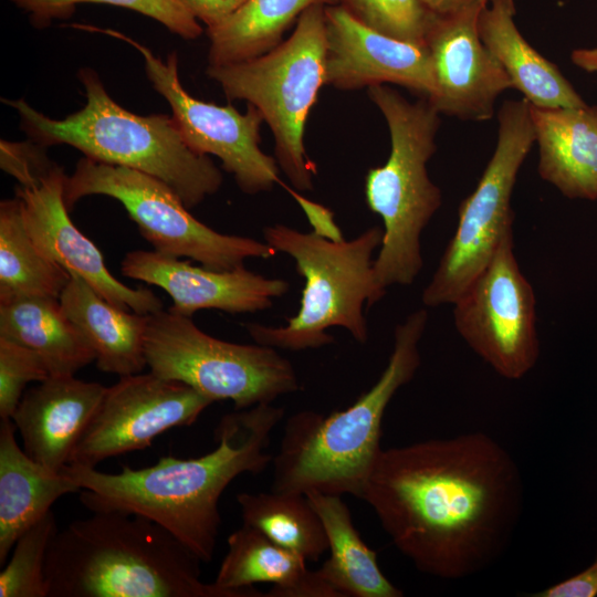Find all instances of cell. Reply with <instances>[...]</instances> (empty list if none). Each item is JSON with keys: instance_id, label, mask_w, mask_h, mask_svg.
Masks as SVG:
<instances>
[{"instance_id": "obj_1", "label": "cell", "mask_w": 597, "mask_h": 597, "mask_svg": "<svg viewBox=\"0 0 597 597\" xmlns=\"http://www.w3.org/2000/svg\"><path fill=\"white\" fill-rule=\"evenodd\" d=\"M360 499L419 572L461 579L507 549L524 484L511 453L475 431L381 449Z\"/></svg>"}, {"instance_id": "obj_2", "label": "cell", "mask_w": 597, "mask_h": 597, "mask_svg": "<svg viewBox=\"0 0 597 597\" xmlns=\"http://www.w3.org/2000/svg\"><path fill=\"white\" fill-rule=\"evenodd\" d=\"M284 409L260 404L224 415L214 430L218 446L198 458L163 457L150 467H123L119 473L66 465L61 471L82 489L91 512L144 516L172 534L198 559H212L221 526L219 501L240 474L263 472L266 451Z\"/></svg>"}, {"instance_id": "obj_3", "label": "cell", "mask_w": 597, "mask_h": 597, "mask_svg": "<svg viewBox=\"0 0 597 597\" xmlns=\"http://www.w3.org/2000/svg\"><path fill=\"white\" fill-rule=\"evenodd\" d=\"M200 563L144 516L93 512L52 538L48 597H233L200 579Z\"/></svg>"}, {"instance_id": "obj_4", "label": "cell", "mask_w": 597, "mask_h": 597, "mask_svg": "<svg viewBox=\"0 0 597 597\" xmlns=\"http://www.w3.org/2000/svg\"><path fill=\"white\" fill-rule=\"evenodd\" d=\"M427 323L428 311L422 307L396 325L387 366L353 405L329 415L304 410L287 419L272 459V491L350 494L360 499L383 449L385 411L421 364L419 343Z\"/></svg>"}, {"instance_id": "obj_5", "label": "cell", "mask_w": 597, "mask_h": 597, "mask_svg": "<svg viewBox=\"0 0 597 597\" xmlns=\"http://www.w3.org/2000/svg\"><path fill=\"white\" fill-rule=\"evenodd\" d=\"M77 77L86 103L62 119L45 116L23 98L2 100L17 111L28 139L45 148L69 145L93 160L148 174L168 185L188 209L220 189L221 171L187 145L172 116H143L122 107L91 67H82Z\"/></svg>"}, {"instance_id": "obj_6", "label": "cell", "mask_w": 597, "mask_h": 597, "mask_svg": "<svg viewBox=\"0 0 597 597\" xmlns=\"http://www.w3.org/2000/svg\"><path fill=\"white\" fill-rule=\"evenodd\" d=\"M368 96L385 117L390 133L387 161L365 177L368 208L384 223L374 280L379 295L391 285H410L423 266L420 238L442 205V193L429 178L440 113L422 97L409 102L383 84L368 87Z\"/></svg>"}, {"instance_id": "obj_7", "label": "cell", "mask_w": 597, "mask_h": 597, "mask_svg": "<svg viewBox=\"0 0 597 597\" xmlns=\"http://www.w3.org/2000/svg\"><path fill=\"white\" fill-rule=\"evenodd\" d=\"M383 234L384 229L377 226L352 240L305 233L281 223L265 227V242L294 260L304 287L300 308L285 325L247 323L251 338L260 345L297 352L334 343L326 331L338 326L365 344L364 305L370 307L381 300L375 286L373 254Z\"/></svg>"}, {"instance_id": "obj_8", "label": "cell", "mask_w": 597, "mask_h": 597, "mask_svg": "<svg viewBox=\"0 0 597 597\" xmlns=\"http://www.w3.org/2000/svg\"><path fill=\"white\" fill-rule=\"evenodd\" d=\"M325 7L306 9L291 36L245 61L208 65L207 75L229 100L253 105L272 130L275 159L297 190H311L316 165L308 158L304 132L310 111L325 85Z\"/></svg>"}, {"instance_id": "obj_9", "label": "cell", "mask_w": 597, "mask_h": 597, "mask_svg": "<svg viewBox=\"0 0 597 597\" xmlns=\"http://www.w3.org/2000/svg\"><path fill=\"white\" fill-rule=\"evenodd\" d=\"M145 358L153 374L182 383L213 402L231 400L235 410L272 404L300 389L293 365L276 348L212 337L191 317L169 310L148 315Z\"/></svg>"}, {"instance_id": "obj_10", "label": "cell", "mask_w": 597, "mask_h": 597, "mask_svg": "<svg viewBox=\"0 0 597 597\" xmlns=\"http://www.w3.org/2000/svg\"><path fill=\"white\" fill-rule=\"evenodd\" d=\"M103 195L123 205L155 251L189 258L214 271H230L250 258L269 259L276 251L266 242L223 234L195 218L161 180L132 168L81 158L64 185L70 210L82 198Z\"/></svg>"}, {"instance_id": "obj_11", "label": "cell", "mask_w": 597, "mask_h": 597, "mask_svg": "<svg viewBox=\"0 0 597 597\" xmlns=\"http://www.w3.org/2000/svg\"><path fill=\"white\" fill-rule=\"evenodd\" d=\"M498 119L494 153L475 189L459 206L455 231L422 291L425 307L453 304L489 264L506 232L514 229L513 188L535 143L530 102H504Z\"/></svg>"}, {"instance_id": "obj_12", "label": "cell", "mask_w": 597, "mask_h": 597, "mask_svg": "<svg viewBox=\"0 0 597 597\" xmlns=\"http://www.w3.org/2000/svg\"><path fill=\"white\" fill-rule=\"evenodd\" d=\"M452 305L460 337L501 377L519 380L535 367L536 297L515 256L514 229Z\"/></svg>"}, {"instance_id": "obj_13", "label": "cell", "mask_w": 597, "mask_h": 597, "mask_svg": "<svg viewBox=\"0 0 597 597\" xmlns=\"http://www.w3.org/2000/svg\"><path fill=\"white\" fill-rule=\"evenodd\" d=\"M76 28L101 32L134 46L143 56L146 76L154 90L169 104L187 145L198 154L217 156L244 193L269 191L281 184L276 159L259 146L264 119L253 105L248 104L247 113L242 114L232 105L220 106L190 95L179 80L176 52L163 61L118 31L81 24Z\"/></svg>"}, {"instance_id": "obj_14", "label": "cell", "mask_w": 597, "mask_h": 597, "mask_svg": "<svg viewBox=\"0 0 597 597\" xmlns=\"http://www.w3.org/2000/svg\"><path fill=\"white\" fill-rule=\"evenodd\" d=\"M213 401L151 371L122 376L106 388L67 465L96 468L108 458L149 447L165 431L191 426Z\"/></svg>"}, {"instance_id": "obj_15", "label": "cell", "mask_w": 597, "mask_h": 597, "mask_svg": "<svg viewBox=\"0 0 597 597\" xmlns=\"http://www.w3.org/2000/svg\"><path fill=\"white\" fill-rule=\"evenodd\" d=\"M66 177L63 168L46 155L15 176V197L36 248L119 308L143 315L163 310V302L154 292L143 286L129 287L113 276L102 252L72 222L64 200Z\"/></svg>"}, {"instance_id": "obj_16", "label": "cell", "mask_w": 597, "mask_h": 597, "mask_svg": "<svg viewBox=\"0 0 597 597\" xmlns=\"http://www.w3.org/2000/svg\"><path fill=\"white\" fill-rule=\"evenodd\" d=\"M488 0L436 15L425 39L437 94L430 101L440 114L488 121L502 92L512 87L501 63L482 42L478 20Z\"/></svg>"}, {"instance_id": "obj_17", "label": "cell", "mask_w": 597, "mask_h": 597, "mask_svg": "<svg viewBox=\"0 0 597 597\" xmlns=\"http://www.w3.org/2000/svg\"><path fill=\"white\" fill-rule=\"evenodd\" d=\"M325 85L358 90L387 83L431 101L437 84L425 44L380 33L355 19L342 6L325 7Z\"/></svg>"}, {"instance_id": "obj_18", "label": "cell", "mask_w": 597, "mask_h": 597, "mask_svg": "<svg viewBox=\"0 0 597 597\" xmlns=\"http://www.w3.org/2000/svg\"><path fill=\"white\" fill-rule=\"evenodd\" d=\"M121 272L163 289L172 300L169 311L188 317L201 310L232 314L263 311L290 291L285 280L265 277L244 265L214 271L155 250L126 253Z\"/></svg>"}, {"instance_id": "obj_19", "label": "cell", "mask_w": 597, "mask_h": 597, "mask_svg": "<svg viewBox=\"0 0 597 597\" xmlns=\"http://www.w3.org/2000/svg\"><path fill=\"white\" fill-rule=\"evenodd\" d=\"M106 388L75 376H51L27 389L11 420L28 455L53 471L66 467Z\"/></svg>"}, {"instance_id": "obj_20", "label": "cell", "mask_w": 597, "mask_h": 597, "mask_svg": "<svg viewBox=\"0 0 597 597\" xmlns=\"http://www.w3.org/2000/svg\"><path fill=\"white\" fill-rule=\"evenodd\" d=\"M213 584L233 597H338L302 556L247 525L229 535Z\"/></svg>"}, {"instance_id": "obj_21", "label": "cell", "mask_w": 597, "mask_h": 597, "mask_svg": "<svg viewBox=\"0 0 597 597\" xmlns=\"http://www.w3.org/2000/svg\"><path fill=\"white\" fill-rule=\"evenodd\" d=\"M531 117L541 178L567 198L596 200L597 105L548 108L531 104Z\"/></svg>"}, {"instance_id": "obj_22", "label": "cell", "mask_w": 597, "mask_h": 597, "mask_svg": "<svg viewBox=\"0 0 597 597\" xmlns=\"http://www.w3.org/2000/svg\"><path fill=\"white\" fill-rule=\"evenodd\" d=\"M11 420L0 423V565L3 566L18 538L50 511L53 503L80 485L64 472L34 461L15 439Z\"/></svg>"}, {"instance_id": "obj_23", "label": "cell", "mask_w": 597, "mask_h": 597, "mask_svg": "<svg viewBox=\"0 0 597 597\" xmlns=\"http://www.w3.org/2000/svg\"><path fill=\"white\" fill-rule=\"evenodd\" d=\"M59 300L93 350L101 371L122 377L139 374L147 367L148 315L113 305L77 274H71Z\"/></svg>"}, {"instance_id": "obj_24", "label": "cell", "mask_w": 597, "mask_h": 597, "mask_svg": "<svg viewBox=\"0 0 597 597\" xmlns=\"http://www.w3.org/2000/svg\"><path fill=\"white\" fill-rule=\"evenodd\" d=\"M513 0H490L481 11L478 30L484 45L501 63L512 87L532 105L582 107L586 103L559 70L533 49L514 22Z\"/></svg>"}, {"instance_id": "obj_25", "label": "cell", "mask_w": 597, "mask_h": 597, "mask_svg": "<svg viewBox=\"0 0 597 597\" xmlns=\"http://www.w3.org/2000/svg\"><path fill=\"white\" fill-rule=\"evenodd\" d=\"M317 513L328 542V558L317 569L338 597H402L381 572L377 554L356 530L342 495L305 494Z\"/></svg>"}, {"instance_id": "obj_26", "label": "cell", "mask_w": 597, "mask_h": 597, "mask_svg": "<svg viewBox=\"0 0 597 597\" xmlns=\"http://www.w3.org/2000/svg\"><path fill=\"white\" fill-rule=\"evenodd\" d=\"M0 337L39 354L51 376H75L95 362L57 297L21 296L0 302Z\"/></svg>"}, {"instance_id": "obj_27", "label": "cell", "mask_w": 597, "mask_h": 597, "mask_svg": "<svg viewBox=\"0 0 597 597\" xmlns=\"http://www.w3.org/2000/svg\"><path fill=\"white\" fill-rule=\"evenodd\" d=\"M338 0H249L222 23L207 29L209 65H224L260 56L281 42L284 32L312 6Z\"/></svg>"}, {"instance_id": "obj_28", "label": "cell", "mask_w": 597, "mask_h": 597, "mask_svg": "<svg viewBox=\"0 0 597 597\" xmlns=\"http://www.w3.org/2000/svg\"><path fill=\"white\" fill-rule=\"evenodd\" d=\"M71 274L31 239L14 197L0 202V302L21 296L60 297Z\"/></svg>"}, {"instance_id": "obj_29", "label": "cell", "mask_w": 597, "mask_h": 597, "mask_svg": "<svg viewBox=\"0 0 597 597\" xmlns=\"http://www.w3.org/2000/svg\"><path fill=\"white\" fill-rule=\"evenodd\" d=\"M243 525L306 562H317L328 551L320 516L305 494L292 492H241L237 495Z\"/></svg>"}, {"instance_id": "obj_30", "label": "cell", "mask_w": 597, "mask_h": 597, "mask_svg": "<svg viewBox=\"0 0 597 597\" xmlns=\"http://www.w3.org/2000/svg\"><path fill=\"white\" fill-rule=\"evenodd\" d=\"M30 15L36 28L48 27L54 19L70 18L77 4L102 3L123 7L151 18L185 40L202 33L198 20L180 0H9Z\"/></svg>"}, {"instance_id": "obj_31", "label": "cell", "mask_w": 597, "mask_h": 597, "mask_svg": "<svg viewBox=\"0 0 597 597\" xmlns=\"http://www.w3.org/2000/svg\"><path fill=\"white\" fill-rule=\"evenodd\" d=\"M57 531L50 511L18 538L0 573V597H48L45 562Z\"/></svg>"}, {"instance_id": "obj_32", "label": "cell", "mask_w": 597, "mask_h": 597, "mask_svg": "<svg viewBox=\"0 0 597 597\" xmlns=\"http://www.w3.org/2000/svg\"><path fill=\"white\" fill-rule=\"evenodd\" d=\"M355 19L386 35L425 44L434 14L422 0H338Z\"/></svg>"}, {"instance_id": "obj_33", "label": "cell", "mask_w": 597, "mask_h": 597, "mask_svg": "<svg viewBox=\"0 0 597 597\" xmlns=\"http://www.w3.org/2000/svg\"><path fill=\"white\" fill-rule=\"evenodd\" d=\"M51 374L32 349L0 337V418H11L27 385L43 381Z\"/></svg>"}, {"instance_id": "obj_34", "label": "cell", "mask_w": 597, "mask_h": 597, "mask_svg": "<svg viewBox=\"0 0 597 597\" xmlns=\"http://www.w3.org/2000/svg\"><path fill=\"white\" fill-rule=\"evenodd\" d=\"M531 597H595L597 596V553L593 563L584 570L543 590L533 593Z\"/></svg>"}, {"instance_id": "obj_35", "label": "cell", "mask_w": 597, "mask_h": 597, "mask_svg": "<svg viewBox=\"0 0 597 597\" xmlns=\"http://www.w3.org/2000/svg\"><path fill=\"white\" fill-rule=\"evenodd\" d=\"M186 9L197 19L213 28L238 10L249 0H180Z\"/></svg>"}, {"instance_id": "obj_36", "label": "cell", "mask_w": 597, "mask_h": 597, "mask_svg": "<svg viewBox=\"0 0 597 597\" xmlns=\"http://www.w3.org/2000/svg\"><path fill=\"white\" fill-rule=\"evenodd\" d=\"M427 9L436 14L442 15L457 11L478 0H422Z\"/></svg>"}]
</instances>
